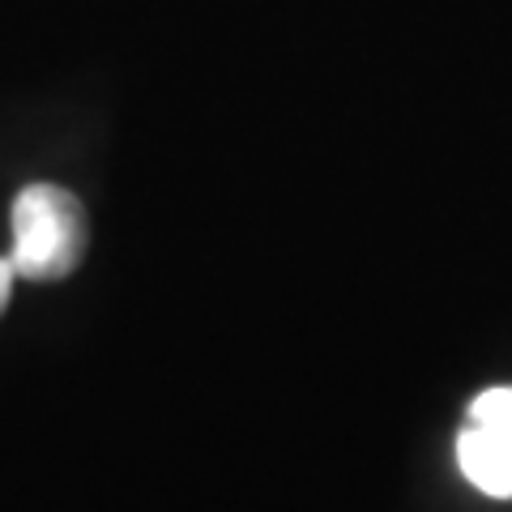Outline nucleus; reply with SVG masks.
<instances>
[{
    "mask_svg": "<svg viewBox=\"0 0 512 512\" xmlns=\"http://www.w3.org/2000/svg\"><path fill=\"white\" fill-rule=\"evenodd\" d=\"M90 248V222L82 201L60 184H26L13 201V252L18 278L60 282Z\"/></svg>",
    "mask_w": 512,
    "mask_h": 512,
    "instance_id": "1",
    "label": "nucleus"
},
{
    "mask_svg": "<svg viewBox=\"0 0 512 512\" xmlns=\"http://www.w3.org/2000/svg\"><path fill=\"white\" fill-rule=\"evenodd\" d=\"M457 461L491 500H512V384L478 393L457 436Z\"/></svg>",
    "mask_w": 512,
    "mask_h": 512,
    "instance_id": "2",
    "label": "nucleus"
},
{
    "mask_svg": "<svg viewBox=\"0 0 512 512\" xmlns=\"http://www.w3.org/2000/svg\"><path fill=\"white\" fill-rule=\"evenodd\" d=\"M13 278H18V269H13L9 256H0V312L9 308V295H13Z\"/></svg>",
    "mask_w": 512,
    "mask_h": 512,
    "instance_id": "3",
    "label": "nucleus"
}]
</instances>
